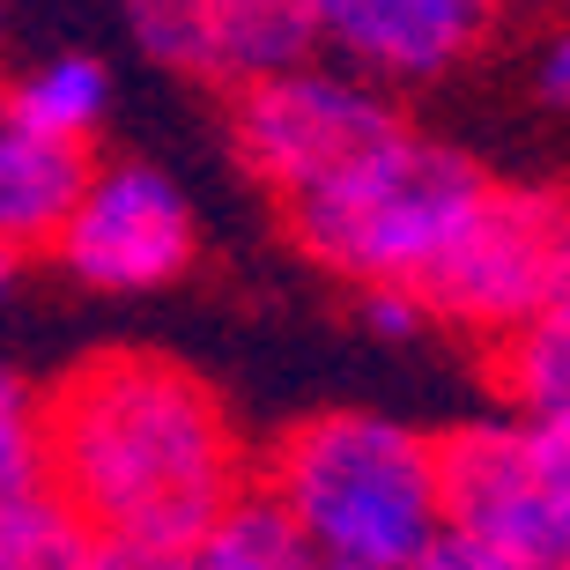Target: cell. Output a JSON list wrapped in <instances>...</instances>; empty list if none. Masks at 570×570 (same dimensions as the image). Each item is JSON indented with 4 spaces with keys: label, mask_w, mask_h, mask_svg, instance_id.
Masks as SVG:
<instances>
[{
    "label": "cell",
    "mask_w": 570,
    "mask_h": 570,
    "mask_svg": "<svg viewBox=\"0 0 570 570\" xmlns=\"http://www.w3.org/2000/svg\"><path fill=\"white\" fill-rule=\"evenodd\" d=\"M127 30L156 67L215 82V0H127Z\"/></svg>",
    "instance_id": "15"
},
{
    "label": "cell",
    "mask_w": 570,
    "mask_h": 570,
    "mask_svg": "<svg viewBox=\"0 0 570 570\" xmlns=\"http://www.w3.org/2000/svg\"><path fill=\"white\" fill-rule=\"evenodd\" d=\"M45 245L82 289L141 296L193 267V208L178 178L156 164H134V156L127 164H89L60 230Z\"/></svg>",
    "instance_id": "7"
},
{
    "label": "cell",
    "mask_w": 570,
    "mask_h": 570,
    "mask_svg": "<svg viewBox=\"0 0 570 570\" xmlns=\"http://www.w3.org/2000/svg\"><path fill=\"white\" fill-rule=\"evenodd\" d=\"M267 497L289 511L318 570H415L444 533L438 444L371 407L289 430Z\"/></svg>",
    "instance_id": "2"
},
{
    "label": "cell",
    "mask_w": 570,
    "mask_h": 570,
    "mask_svg": "<svg viewBox=\"0 0 570 570\" xmlns=\"http://www.w3.org/2000/svg\"><path fill=\"white\" fill-rule=\"evenodd\" d=\"M82 170H89V148H67L52 134H38L0 89V237L8 245L38 253L45 237L60 230Z\"/></svg>",
    "instance_id": "9"
},
{
    "label": "cell",
    "mask_w": 570,
    "mask_h": 570,
    "mask_svg": "<svg viewBox=\"0 0 570 570\" xmlns=\"http://www.w3.org/2000/svg\"><path fill=\"white\" fill-rule=\"evenodd\" d=\"M45 489L134 563H170L245 489V444L164 356H97L45 401Z\"/></svg>",
    "instance_id": "1"
},
{
    "label": "cell",
    "mask_w": 570,
    "mask_h": 570,
    "mask_svg": "<svg viewBox=\"0 0 570 570\" xmlns=\"http://www.w3.org/2000/svg\"><path fill=\"white\" fill-rule=\"evenodd\" d=\"M482 193L489 178L474 156H460L452 141H430L401 119L363 156L326 170L318 186L289 193L282 215H289L296 245L318 267H334L341 282H356V289H379V282L423 289L430 267L466 230V215L482 208Z\"/></svg>",
    "instance_id": "3"
},
{
    "label": "cell",
    "mask_w": 570,
    "mask_h": 570,
    "mask_svg": "<svg viewBox=\"0 0 570 570\" xmlns=\"http://www.w3.org/2000/svg\"><path fill=\"white\" fill-rule=\"evenodd\" d=\"M430 318H452L482 341L519 334L556 296H570V193L549 186H497L466 215L452 253L423 282Z\"/></svg>",
    "instance_id": "4"
},
{
    "label": "cell",
    "mask_w": 570,
    "mask_h": 570,
    "mask_svg": "<svg viewBox=\"0 0 570 570\" xmlns=\"http://www.w3.org/2000/svg\"><path fill=\"white\" fill-rule=\"evenodd\" d=\"M489 8H504V0H489Z\"/></svg>",
    "instance_id": "21"
},
{
    "label": "cell",
    "mask_w": 570,
    "mask_h": 570,
    "mask_svg": "<svg viewBox=\"0 0 570 570\" xmlns=\"http://www.w3.org/2000/svg\"><path fill=\"white\" fill-rule=\"evenodd\" d=\"M318 45H334L356 75L438 82L474 52L489 0H304Z\"/></svg>",
    "instance_id": "8"
},
{
    "label": "cell",
    "mask_w": 570,
    "mask_h": 570,
    "mask_svg": "<svg viewBox=\"0 0 570 570\" xmlns=\"http://www.w3.org/2000/svg\"><path fill=\"white\" fill-rule=\"evenodd\" d=\"M0 89H8V105L30 127L67 141V148H89L97 127H105V111H111V75L97 52H52V60L22 67L16 82H0Z\"/></svg>",
    "instance_id": "11"
},
{
    "label": "cell",
    "mask_w": 570,
    "mask_h": 570,
    "mask_svg": "<svg viewBox=\"0 0 570 570\" xmlns=\"http://www.w3.org/2000/svg\"><path fill=\"white\" fill-rule=\"evenodd\" d=\"M363 318H371V334H385V341H415L423 326H438V318H430V296L407 289V282L363 289Z\"/></svg>",
    "instance_id": "17"
},
{
    "label": "cell",
    "mask_w": 570,
    "mask_h": 570,
    "mask_svg": "<svg viewBox=\"0 0 570 570\" xmlns=\"http://www.w3.org/2000/svg\"><path fill=\"white\" fill-rule=\"evenodd\" d=\"M444 527L519 570H570V430L511 415L438 444Z\"/></svg>",
    "instance_id": "5"
},
{
    "label": "cell",
    "mask_w": 570,
    "mask_h": 570,
    "mask_svg": "<svg viewBox=\"0 0 570 570\" xmlns=\"http://www.w3.org/2000/svg\"><path fill=\"white\" fill-rule=\"evenodd\" d=\"M415 570H519V563H504V556H497V549H482L474 533L444 527L438 541H430V549H423V563H415Z\"/></svg>",
    "instance_id": "18"
},
{
    "label": "cell",
    "mask_w": 570,
    "mask_h": 570,
    "mask_svg": "<svg viewBox=\"0 0 570 570\" xmlns=\"http://www.w3.org/2000/svg\"><path fill=\"white\" fill-rule=\"evenodd\" d=\"M318 52L304 0H215V82H253Z\"/></svg>",
    "instance_id": "12"
},
{
    "label": "cell",
    "mask_w": 570,
    "mask_h": 570,
    "mask_svg": "<svg viewBox=\"0 0 570 570\" xmlns=\"http://www.w3.org/2000/svg\"><path fill=\"white\" fill-rule=\"evenodd\" d=\"M0 570H148V563L82 533L52 489H30L16 504H0Z\"/></svg>",
    "instance_id": "13"
},
{
    "label": "cell",
    "mask_w": 570,
    "mask_h": 570,
    "mask_svg": "<svg viewBox=\"0 0 570 570\" xmlns=\"http://www.w3.org/2000/svg\"><path fill=\"white\" fill-rule=\"evenodd\" d=\"M504 393L519 415L570 430V296H556L541 318L504 334Z\"/></svg>",
    "instance_id": "14"
},
{
    "label": "cell",
    "mask_w": 570,
    "mask_h": 570,
    "mask_svg": "<svg viewBox=\"0 0 570 570\" xmlns=\"http://www.w3.org/2000/svg\"><path fill=\"white\" fill-rule=\"evenodd\" d=\"M45 489V401L0 363V504Z\"/></svg>",
    "instance_id": "16"
},
{
    "label": "cell",
    "mask_w": 570,
    "mask_h": 570,
    "mask_svg": "<svg viewBox=\"0 0 570 570\" xmlns=\"http://www.w3.org/2000/svg\"><path fill=\"white\" fill-rule=\"evenodd\" d=\"M393 127H401V111H393V97L379 82L334 75V67H312V60L237 82V111H230L237 164L275 200L318 186L326 170H341L348 156H363Z\"/></svg>",
    "instance_id": "6"
},
{
    "label": "cell",
    "mask_w": 570,
    "mask_h": 570,
    "mask_svg": "<svg viewBox=\"0 0 570 570\" xmlns=\"http://www.w3.org/2000/svg\"><path fill=\"white\" fill-rule=\"evenodd\" d=\"M533 75H541V97H549V105H570V22L541 45V67H533Z\"/></svg>",
    "instance_id": "19"
},
{
    "label": "cell",
    "mask_w": 570,
    "mask_h": 570,
    "mask_svg": "<svg viewBox=\"0 0 570 570\" xmlns=\"http://www.w3.org/2000/svg\"><path fill=\"white\" fill-rule=\"evenodd\" d=\"M16 282H22V245H8V237H0V304L16 296Z\"/></svg>",
    "instance_id": "20"
},
{
    "label": "cell",
    "mask_w": 570,
    "mask_h": 570,
    "mask_svg": "<svg viewBox=\"0 0 570 570\" xmlns=\"http://www.w3.org/2000/svg\"><path fill=\"white\" fill-rule=\"evenodd\" d=\"M156 570H318V563L267 489H237L230 504Z\"/></svg>",
    "instance_id": "10"
}]
</instances>
